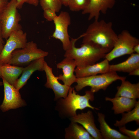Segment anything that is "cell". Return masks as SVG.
<instances>
[{"mask_svg":"<svg viewBox=\"0 0 139 139\" xmlns=\"http://www.w3.org/2000/svg\"><path fill=\"white\" fill-rule=\"evenodd\" d=\"M122 117L120 120H116L114 126L120 127L125 126L128 123L135 121L138 125L139 124V101H137L134 108L126 113L122 114Z\"/></svg>","mask_w":139,"mask_h":139,"instance_id":"obj_23","label":"cell"},{"mask_svg":"<svg viewBox=\"0 0 139 139\" xmlns=\"http://www.w3.org/2000/svg\"><path fill=\"white\" fill-rule=\"evenodd\" d=\"M81 34L78 38H72L70 48L64 54L65 57L72 59L75 61L76 67H81L94 64L100 59L104 58L110 51L99 45L91 42L82 43L80 48L75 46L76 42L82 38Z\"/></svg>","mask_w":139,"mask_h":139,"instance_id":"obj_1","label":"cell"},{"mask_svg":"<svg viewBox=\"0 0 139 139\" xmlns=\"http://www.w3.org/2000/svg\"><path fill=\"white\" fill-rule=\"evenodd\" d=\"M139 44L138 39L133 36L128 31L124 30L118 35L113 48L104 58L109 62L125 55H130L134 53V46Z\"/></svg>","mask_w":139,"mask_h":139,"instance_id":"obj_7","label":"cell"},{"mask_svg":"<svg viewBox=\"0 0 139 139\" xmlns=\"http://www.w3.org/2000/svg\"><path fill=\"white\" fill-rule=\"evenodd\" d=\"M62 5L67 6L70 0H59Z\"/></svg>","mask_w":139,"mask_h":139,"instance_id":"obj_32","label":"cell"},{"mask_svg":"<svg viewBox=\"0 0 139 139\" xmlns=\"http://www.w3.org/2000/svg\"><path fill=\"white\" fill-rule=\"evenodd\" d=\"M119 130L121 133L126 135L131 139H139V128L134 131H131L126 128L125 126L119 127Z\"/></svg>","mask_w":139,"mask_h":139,"instance_id":"obj_26","label":"cell"},{"mask_svg":"<svg viewBox=\"0 0 139 139\" xmlns=\"http://www.w3.org/2000/svg\"><path fill=\"white\" fill-rule=\"evenodd\" d=\"M43 10L44 17L48 21H53L54 18L57 15L56 12L52 10L48 9Z\"/></svg>","mask_w":139,"mask_h":139,"instance_id":"obj_28","label":"cell"},{"mask_svg":"<svg viewBox=\"0 0 139 139\" xmlns=\"http://www.w3.org/2000/svg\"><path fill=\"white\" fill-rule=\"evenodd\" d=\"M48 53L38 48L32 41L27 42L25 47L16 49L12 53L8 64L19 66L28 65L33 61L45 57Z\"/></svg>","mask_w":139,"mask_h":139,"instance_id":"obj_5","label":"cell"},{"mask_svg":"<svg viewBox=\"0 0 139 139\" xmlns=\"http://www.w3.org/2000/svg\"><path fill=\"white\" fill-rule=\"evenodd\" d=\"M53 21L55 29L52 37L60 41L63 49L66 51L69 49L71 45L68 32V27L71 22L70 15L67 12L62 11L55 17Z\"/></svg>","mask_w":139,"mask_h":139,"instance_id":"obj_9","label":"cell"},{"mask_svg":"<svg viewBox=\"0 0 139 139\" xmlns=\"http://www.w3.org/2000/svg\"><path fill=\"white\" fill-rule=\"evenodd\" d=\"M106 101L112 102V109L116 114H123L125 112L131 111L135 107L137 101L136 99L129 98L124 97H115L113 98L106 97Z\"/></svg>","mask_w":139,"mask_h":139,"instance_id":"obj_17","label":"cell"},{"mask_svg":"<svg viewBox=\"0 0 139 139\" xmlns=\"http://www.w3.org/2000/svg\"><path fill=\"white\" fill-rule=\"evenodd\" d=\"M121 81L120 86L117 87L115 97H122L136 99L139 98V83L132 84L125 80Z\"/></svg>","mask_w":139,"mask_h":139,"instance_id":"obj_20","label":"cell"},{"mask_svg":"<svg viewBox=\"0 0 139 139\" xmlns=\"http://www.w3.org/2000/svg\"><path fill=\"white\" fill-rule=\"evenodd\" d=\"M2 65L3 64L1 63L0 62V77H2V75H1V67Z\"/></svg>","mask_w":139,"mask_h":139,"instance_id":"obj_34","label":"cell"},{"mask_svg":"<svg viewBox=\"0 0 139 139\" xmlns=\"http://www.w3.org/2000/svg\"><path fill=\"white\" fill-rule=\"evenodd\" d=\"M24 67L7 63L2 65L1 68V77L14 86L21 74Z\"/></svg>","mask_w":139,"mask_h":139,"instance_id":"obj_21","label":"cell"},{"mask_svg":"<svg viewBox=\"0 0 139 139\" xmlns=\"http://www.w3.org/2000/svg\"><path fill=\"white\" fill-rule=\"evenodd\" d=\"M18 9L21 8L25 3L37 6L39 3V0H16Z\"/></svg>","mask_w":139,"mask_h":139,"instance_id":"obj_27","label":"cell"},{"mask_svg":"<svg viewBox=\"0 0 139 139\" xmlns=\"http://www.w3.org/2000/svg\"><path fill=\"white\" fill-rule=\"evenodd\" d=\"M4 87V97L0 106L1 110L3 112L11 109H15L26 105L22 99L19 90L8 83L4 78H1Z\"/></svg>","mask_w":139,"mask_h":139,"instance_id":"obj_10","label":"cell"},{"mask_svg":"<svg viewBox=\"0 0 139 139\" xmlns=\"http://www.w3.org/2000/svg\"><path fill=\"white\" fill-rule=\"evenodd\" d=\"M45 57H42L34 60L25 67H24L21 76L15 84L14 86L19 90L26 84L32 74L38 71H44Z\"/></svg>","mask_w":139,"mask_h":139,"instance_id":"obj_16","label":"cell"},{"mask_svg":"<svg viewBox=\"0 0 139 139\" xmlns=\"http://www.w3.org/2000/svg\"><path fill=\"white\" fill-rule=\"evenodd\" d=\"M3 39L2 35V29L0 24V54L4 45Z\"/></svg>","mask_w":139,"mask_h":139,"instance_id":"obj_30","label":"cell"},{"mask_svg":"<svg viewBox=\"0 0 139 139\" xmlns=\"http://www.w3.org/2000/svg\"><path fill=\"white\" fill-rule=\"evenodd\" d=\"M44 71L45 72L47 81L45 86L46 88L52 89L55 95V99L66 98L70 86L60 83L58 81L57 76L54 74L52 68L45 61Z\"/></svg>","mask_w":139,"mask_h":139,"instance_id":"obj_11","label":"cell"},{"mask_svg":"<svg viewBox=\"0 0 139 139\" xmlns=\"http://www.w3.org/2000/svg\"><path fill=\"white\" fill-rule=\"evenodd\" d=\"M3 85V82H1L0 81V86H1Z\"/></svg>","mask_w":139,"mask_h":139,"instance_id":"obj_35","label":"cell"},{"mask_svg":"<svg viewBox=\"0 0 139 139\" xmlns=\"http://www.w3.org/2000/svg\"><path fill=\"white\" fill-rule=\"evenodd\" d=\"M16 0H11L0 15V24L4 39H7L13 32L21 29V16Z\"/></svg>","mask_w":139,"mask_h":139,"instance_id":"obj_6","label":"cell"},{"mask_svg":"<svg viewBox=\"0 0 139 139\" xmlns=\"http://www.w3.org/2000/svg\"><path fill=\"white\" fill-rule=\"evenodd\" d=\"M139 68V54L134 53L125 61L121 63L110 65V71L121 72L129 73L135 69Z\"/></svg>","mask_w":139,"mask_h":139,"instance_id":"obj_19","label":"cell"},{"mask_svg":"<svg viewBox=\"0 0 139 139\" xmlns=\"http://www.w3.org/2000/svg\"><path fill=\"white\" fill-rule=\"evenodd\" d=\"M126 77L120 76L116 72L107 73L86 77L77 78L75 86L76 91H79L87 86L91 87L90 91L94 93L102 89L105 90L113 82L117 80H126Z\"/></svg>","mask_w":139,"mask_h":139,"instance_id":"obj_3","label":"cell"},{"mask_svg":"<svg viewBox=\"0 0 139 139\" xmlns=\"http://www.w3.org/2000/svg\"><path fill=\"white\" fill-rule=\"evenodd\" d=\"M82 34V43L92 42L110 51L113 48L118 36L111 22L99 20H95Z\"/></svg>","mask_w":139,"mask_h":139,"instance_id":"obj_2","label":"cell"},{"mask_svg":"<svg viewBox=\"0 0 139 139\" xmlns=\"http://www.w3.org/2000/svg\"><path fill=\"white\" fill-rule=\"evenodd\" d=\"M94 93L88 90L84 95H81L77 94L73 87L70 86L66 97L60 101L63 110L71 117L76 115L78 110H82L86 108L99 110L92 106L89 102L90 100L92 101L94 100Z\"/></svg>","mask_w":139,"mask_h":139,"instance_id":"obj_4","label":"cell"},{"mask_svg":"<svg viewBox=\"0 0 139 139\" xmlns=\"http://www.w3.org/2000/svg\"><path fill=\"white\" fill-rule=\"evenodd\" d=\"M130 75H139V68L134 70L130 73H129Z\"/></svg>","mask_w":139,"mask_h":139,"instance_id":"obj_31","label":"cell"},{"mask_svg":"<svg viewBox=\"0 0 139 139\" xmlns=\"http://www.w3.org/2000/svg\"><path fill=\"white\" fill-rule=\"evenodd\" d=\"M109 62L106 59L101 62L84 67H76L74 72L77 78L102 74L110 71Z\"/></svg>","mask_w":139,"mask_h":139,"instance_id":"obj_15","label":"cell"},{"mask_svg":"<svg viewBox=\"0 0 139 139\" xmlns=\"http://www.w3.org/2000/svg\"><path fill=\"white\" fill-rule=\"evenodd\" d=\"M133 50L134 53L139 54V44L134 46Z\"/></svg>","mask_w":139,"mask_h":139,"instance_id":"obj_33","label":"cell"},{"mask_svg":"<svg viewBox=\"0 0 139 139\" xmlns=\"http://www.w3.org/2000/svg\"><path fill=\"white\" fill-rule=\"evenodd\" d=\"M39 3L43 10L50 9L56 12L60 11L62 5L59 0H39Z\"/></svg>","mask_w":139,"mask_h":139,"instance_id":"obj_24","label":"cell"},{"mask_svg":"<svg viewBox=\"0 0 139 139\" xmlns=\"http://www.w3.org/2000/svg\"><path fill=\"white\" fill-rule=\"evenodd\" d=\"M8 0H0V15L6 7Z\"/></svg>","mask_w":139,"mask_h":139,"instance_id":"obj_29","label":"cell"},{"mask_svg":"<svg viewBox=\"0 0 139 139\" xmlns=\"http://www.w3.org/2000/svg\"><path fill=\"white\" fill-rule=\"evenodd\" d=\"M58 68L62 69L63 74L57 76L58 80L62 81L64 84L69 86L76 82L77 77L74 74L76 67L74 60L70 58L66 57L56 65Z\"/></svg>","mask_w":139,"mask_h":139,"instance_id":"obj_14","label":"cell"},{"mask_svg":"<svg viewBox=\"0 0 139 139\" xmlns=\"http://www.w3.org/2000/svg\"><path fill=\"white\" fill-rule=\"evenodd\" d=\"M90 0H70L67 6L73 12L82 11L88 5Z\"/></svg>","mask_w":139,"mask_h":139,"instance_id":"obj_25","label":"cell"},{"mask_svg":"<svg viewBox=\"0 0 139 139\" xmlns=\"http://www.w3.org/2000/svg\"><path fill=\"white\" fill-rule=\"evenodd\" d=\"M6 40L0 54V62L3 65L8 63L14 51L24 47L27 42V33L21 29L13 32Z\"/></svg>","mask_w":139,"mask_h":139,"instance_id":"obj_8","label":"cell"},{"mask_svg":"<svg viewBox=\"0 0 139 139\" xmlns=\"http://www.w3.org/2000/svg\"><path fill=\"white\" fill-rule=\"evenodd\" d=\"M98 120L100 124V131L103 139H129V137L116 129L111 128L106 122L105 115L101 113L98 114Z\"/></svg>","mask_w":139,"mask_h":139,"instance_id":"obj_18","label":"cell"},{"mask_svg":"<svg viewBox=\"0 0 139 139\" xmlns=\"http://www.w3.org/2000/svg\"><path fill=\"white\" fill-rule=\"evenodd\" d=\"M70 119L71 122L81 124L94 139L103 138L100 130L96 126L93 114L91 111L88 110L86 112L76 114L71 117Z\"/></svg>","mask_w":139,"mask_h":139,"instance_id":"obj_13","label":"cell"},{"mask_svg":"<svg viewBox=\"0 0 139 139\" xmlns=\"http://www.w3.org/2000/svg\"><path fill=\"white\" fill-rule=\"evenodd\" d=\"M65 138L68 139H94L82 126L72 122L65 129Z\"/></svg>","mask_w":139,"mask_h":139,"instance_id":"obj_22","label":"cell"},{"mask_svg":"<svg viewBox=\"0 0 139 139\" xmlns=\"http://www.w3.org/2000/svg\"><path fill=\"white\" fill-rule=\"evenodd\" d=\"M116 0H90L87 7L82 11L83 14H88V19L99 20L100 13H106L109 9L113 7Z\"/></svg>","mask_w":139,"mask_h":139,"instance_id":"obj_12","label":"cell"}]
</instances>
